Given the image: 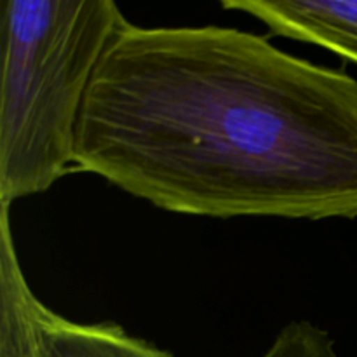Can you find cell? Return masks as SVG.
Returning <instances> with one entry per match:
<instances>
[{
    "label": "cell",
    "mask_w": 357,
    "mask_h": 357,
    "mask_svg": "<svg viewBox=\"0 0 357 357\" xmlns=\"http://www.w3.org/2000/svg\"><path fill=\"white\" fill-rule=\"evenodd\" d=\"M75 173L167 213L356 220L357 79L232 26H138L105 51Z\"/></svg>",
    "instance_id": "obj_1"
},
{
    "label": "cell",
    "mask_w": 357,
    "mask_h": 357,
    "mask_svg": "<svg viewBox=\"0 0 357 357\" xmlns=\"http://www.w3.org/2000/svg\"><path fill=\"white\" fill-rule=\"evenodd\" d=\"M128 21L114 0H3L0 204L75 173L91 80Z\"/></svg>",
    "instance_id": "obj_2"
},
{
    "label": "cell",
    "mask_w": 357,
    "mask_h": 357,
    "mask_svg": "<svg viewBox=\"0 0 357 357\" xmlns=\"http://www.w3.org/2000/svg\"><path fill=\"white\" fill-rule=\"evenodd\" d=\"M0 357H174L121 324L77 323L37 298L21 267L10 206L0 204Z\"/></svg>",
    "instance_id": "obj_3"
},
{
    "label": "cell",
    "mask_w": 357,
    "mask_h": 357,
    "mask_svg": "<svg viewBox=\"0 0 357 357\" xmlns=\"http://www.w3.org/2000/svg\"><path fill=\"white\" fill-rule=\"evenodd\" d=\"M272 35L317 45L357 65V0H223Z\"/></svg>",
    "instance_id": "obj_4"
},
{
    "label": "cell",
    "mask_w": 357,
    "mask_h": 357,
    "mask_svg": "<svg viewBox=\"0 0 357 357\" xmlns=\"http://www.w3.org/2000/svg\"><path fill=\"white\" fill-rule=\"evenodd\" d=\"M261 357H337V352L326 330L309 321H291Z\"/></svg>",
    "instance_id": "obj_5"
}]
</instances>
